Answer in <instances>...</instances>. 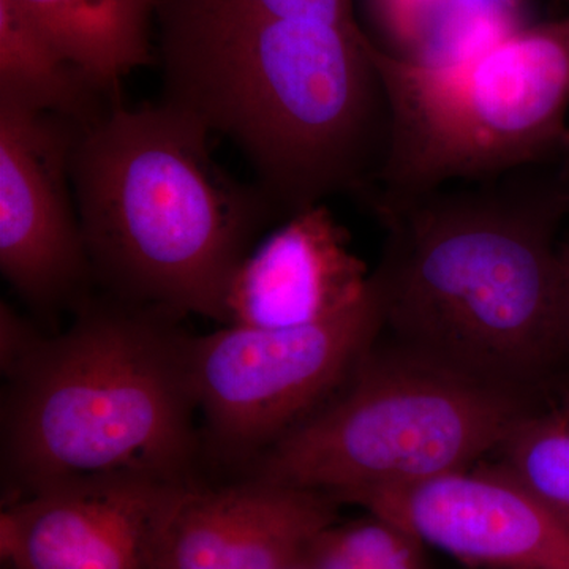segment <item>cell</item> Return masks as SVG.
I'll use <instances>...</instances> for the list:
<instances>
[{
    "label": "cell",
    "mask_w": 569,
    "mask_h": 569,
    "mask_svg": "<svg viewBox=\"0 0 569 569\" xmlns=\"http://www.w3.org/2000/svg\"><path fill=\"white\" fill-rule=\"evenodd\" d=\"M163 102L233 142L283 219L369 198L387 156V91L361 29L159 0Z\"/></svg>",
    "instance_id": "obj_1"
},
{
    "label": "cell",
    "mask_w": 569,
    "mask_h": 569,
    "mask_svg": "<svg viewBox=\"0 0 569 569\" xmlns=\"http://www.w3.org/2000/svg\"><path fill=\"white\" fill-rule=\"evenodd\" d=\"M512 176L373 203L387 238L372 284L392 342L533 397L569 346L563 200Z\"/></svg>",
    "instance_id": "obj_2"
},
{
    "label": "cell",
    "mask_w": 569,
    "mask_h": 569,
    "mask_svg": "<svg viewBox=\"0 0 569 569\" xmlns=\"http://www.w3.org/2000/svg\"><path fill=\"white\" fill-rule=\"evenodd\" d=\"M209 137L163 100L118 103L82 127L71 182L99 291L227 326L236 272L283 216L257 183L220 167Z\"/></svg>",
    "instance_id": "obj_3"
},
{
    "label": "cell",
    "mask_w": 569,
    "mask_h": 569,
    "mask_svg": "<svg viewBox=\"0 0 569 569\" xmlns=\"http://www.w3.org/2000/svg\"><path fill=\"white\" fill-rule=\"evenodd\" d=\"M179 321L96 291L43 337L6 378L7 503L88 479L194 481L192 336Z\"/></svg>",
    "instance_id": "obj_4"
},
{
    "label": "cell",
    "mask_w": 569,
    "mask_h": 569,
    "mask_svg": "<svg viewBox=\"0 0 569 569\" xmlns=\"http://www.w3.org/2000/svg\"><path fill=\"white\" fill-rule=\"evenodd\" d=\"M373 59L389 130L372 204L518 173L567 141L569 14L447 58Z\"/></svg>",
    "instance_id": "obj_5"
},
{
    "label": "cell",
    "mask_w": 569,
    "mask_h": 569,
    "mask_svg": "<svg viewBox=\"0 0 569 569\" xmlns=\"http://www.w3.org/2000/svg\"><path fill=\"white\" fill-rule=\"evenodd\" d=\"M380 339L335 395L266 449L247 477L348 503L477 466L538 407Z\"/></svg>",
    "instance_id": "obj_6"
},
{
    "label": "cell",
    "mask_w": 569,
    "mask_h": 569,
    "mask_svg": "<svg viewBox=\"0 0 569 569\" xmlns=\"http://www.w3.org/2000/svg\"><path fill=\"white\" fill-rule=\"evenodd\" d=\"M381 332L372 284L365 301L320 323L192 336L193 391L212 456L247 470L342 387Z\"/></svg>",
    "instance_id": "obj_7"
},
{
    "label": "cell",
    "mask_w": 569,
    "mask_h": 569,
    "mask_svg": "<svg viewBox=\"0 0 569 569\" xmlns=\"http://www.w3.org/2000/svg\"><path fill=\"white\" fill-rule=\"evenodd\" d=\"M81 129L0 102V272L52 325L96 288L71 182Z\"/></svg>",
    "instance_id": "obj_8"
},
{
    "label": "cell",
    "mask_w": 569,
    "mask_h": 569,
    "mask_svg": "<svg viewBox=\"0 0 569 569\" xmlns=\"http://www.w3.org/2000/svg\"><path fill=\"white\" fill-rule=\"evenodd\" d=\"M473 569H569V522L497 466L351 498Z\"/></svg>",
    "instance_id": "obj_9"
},
{
    "label": "cell",
    "mask_w": 569,
    "mask_h": 569,
    "mask_svg": "<svg viewBox=\"0 0 569 569\" xmlns=\"http://www.w3.org/2000/svg\"><path fill=\"white\" fill-rule=\"evenodd\" d=\"M326 493L246 477L179 486L157 526L151 569H287L339 519Z\"/></svg>",
    "instance_id": "obj_10"
},
{
    "label": "cell",
    "mask_w": 569,
    "mask_h": 569,
    "mask_svg": "<svg viewBox=\"0 0 569 569\" xmlns=\"http://www.w3.org/2000/svg\"><path fill=\"white\" fill-rule=\"evenodd\" d=\"M179 486L88 479L11 501L0 515L2 561L9 569H151L157 526Z\"/></svg>",
    "instance_id": "obj_11"
},
{
    "label": "cell",
    "mask_w": 569,
    "mask_h": 569,
    "mask_svg": "<svg viewBox=\"0 0 569 569\" xmlns=\"http://www.w3.org/2000/svg\"><path fill=\"white\" fill-rule=\"evenodd\" d=\"M372 288V271L350 234L320 203L284 219L260 239L236 272L227 326L296 328L353 309Z\"/></svg>",
    "instance_id": "obj_12"
},
{
    "label": "cell",
    "mask_w": 569,
    "mask_h": 569,
    "mask_svg": "<svg viewBox=\"0 0 569 569\" xmlns=\"http://www.w3.org/2000/svg\"><path fill=\"white\" fill-rule=\"evenodd\" d=\"M112 102L133 71L156 62L159 0H17Z\"/></svg>",
    "instance_id": "obj_13"
},
{
    "label": "cell",
    "mask_w": 569,
    "mask_h": 569,
    "mask_svg": "<svg viewBox=\"0 0 569 569\" xmlns=\"http://www.w3.org/2000/svg\"><path fill=\"white\" fill-rule=\"evenodd\" d=\"M0 102L61 116L81 127L99 122L118 104L17 0H0Z\"/></svg>",
    "instance_id": "obj_14"
},
{
    "label": "cell",
    "mask_w": 569,
    "mask_h": 569,
    "mask_svg": "<svg viewBox=\"0 0 569 569\" xmlns=\"http://www.w3.org/2000/svg\"><path fill=\"white\" fill-rule=\"evenodd\" d=\"M496 455L498 467L569 522V396L529 411Z\"/></svg>",
    "instance_id": "obj_15"
},
{
    "label": "cell",
    "mask_w": 569,
    "mask_h": 569,
    "mask_svg": "<svg viewBox=\"0 0 569 569\" xmlns=\"http://www.w3.org/2000/svg\"><path fill=\"white\" fill-rule=\"evenodd\" d=\"M310 569H430L426 546L381 516L332 523L305 553Z\"/></svg>",
    "instance_id": "obj_16"
},
{
    "label": "cell",
    "mask_w": 569,
    "mask_h": 569,
    "mask_svg": "<svg viewBox=\"0 0 569 569\" xmlns=\"http://www.w3.org/2000/svg\"><path fill=\"white\" fill-rule=\"evenodd\" d=\"M208 9L236 11L272 20L316 21L337 28L361 29L353 0H182Z\"/></svg>",
    "instance_id": "obj_17"
},
{
    "label": "cell",
    "mask_w": 569,
    "mask_h": 569,
    "mask_svg": "<svg viewBox=\"0 0 569 569\" xmlns=\"http://www.w3.org/2000/svg\"><path fill=\"white\" fill-rule=\"evenodd\" d=\"M44 336L13 306L0 302V370L3 377L11 376L39 347Z\"/></svg>",
    "instance_id": "obj_18"
},
{
    "label": "cell",
    "mask_w": 569,
    "mask_h": 569,
    "mask_svg": "<svg viewBox=\"0 0 569 569\" xmlns=\"http://www.w3.org/2000/svg\"><path fill=\"white\" fill-rule=\"evenodd\" d=\"M565 263V321H567V335L569 342V253L563 254Z\"/></svg>",
    "instance_id": "obj_19"
},
{
    "label": "cell",
    "mask_w": 569,
    "mask_h": 569,
    "mask_svg": "<svg viewBox=\"0 0 569 569\" xmlns=\"http://www.w3.org/2000/svg\"><path fill=\"white\" fill-rule=\"evenodd\" d=\"M287 569H310V567L306 563L305 557H302L301 560L296 561V563L291 565V567Z\"/></svg>",
    "instance_id": "obj_20"
},
{
    "label": "cell",
    "mask_w": 569,
    "mask_h": 569,
    "mask_svg": "<svg viewBox=\"0 0 569 569\" xmlns=\"http://www.w3.org/2000/svg\"><path fill=\"white\" fill-rule=\"evenodd\" d=\"M567 2L569 3V0H567Z\"/></svg>",
    "instance_id": "obj_21"
}]
</instances>
